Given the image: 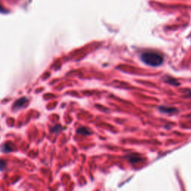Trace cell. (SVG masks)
Instances as JSON below:
<instances>
[{"label":"cell","mask_w":191,"mask_h":191,"mask_svg":"<svg viewBox=\"0 0 191 191\" xmlns=\"http://www.w3.org/2000/svg\"><path fill=\"white\" fill-rule=\"evenodd\" d=\"M5 166H6L5 162L2 160H0V170H2L5 167Z\"/></svg>","instance_id":"9"},{"label":"cell","mask_w":191,"mask_h":191,"mask_svg":"<svg viewBox=\"0 0 191 191\" xmlns=\"http://www.w3.org/2000/svg\"><path fill=\"white\" fill-rule=\"evenodd\" d=\"M140 58L144 64L155 67H159L163 63V57L161 54L152 51L143 52L140 56Z\"/></svg>","instance_id":"1"},{"label":"cell","mask_w":191,"mask_h":191,"mask_svg":"<svg viewBox=\"0 0 191 191\" xmlns=\"http://www.w3.org/2000/svg\"><path fill=\"white\" fill-rule=\"evenodd\" d=\"M13 147H14L13 146V144H11L10 142L5 143V144L2 145V146L1 148V150H2V152H10L14 150Z\"/></svg>","instance_id":"5"},{"label":"cell","mask_w":191,"mask_h":191,"mask_svg":"<svg viewBox=\"0 0 191 191\" xmlns=\"http://www.w3.org/2000/svg\"><path fill=\"white\" fill-rule=\"evenodd\" d=\"M77 133L81 135H90L91 134V131L86 127H81L77 130Z\"/></svg>","instance_id":"6"},{"label":"cell","mask_w":191,"mask_h":191,"mask_svg":"<svg viewBox=\"0 0 191 191\" xmlns=\"http://www.w3.org/2000/svg\"><path fill=\"white\" fill-rule=\"evenodd\" d=\"M165 81L167 82V83L171 84L172 85H179V83L177 81V80L172 79V78H170V77H169L168 79H165Z\"/></svg>","instance_id":"8"},{"label":"cell","mask_w":191,"mask_h":191,"mask_svg":"<svg viewBox=\"0 0 191 191\" xmlns=\"http://www.w3.org/2000/svg\"><path fill=\"white\" fill-rule=\"evenodd\" d=\"M63 130V127L60 125H54L53 127L51 128V132L53 133H55V134H58L60 132H61Z\"/></svg>","instance_id":"7"},{"label":"cell","mask_w":191,"mask_h":191,"mask_svg":"<svg viewBox=\"0 0 191 191\" xmlns=\"http://www.w3.org/2000/svg\"><path fill=\"white\" fill-rule=\"evenodd\" d=\"M126 158L131 163H137L142 161V157L137 154H129L126 156Z\"/></svg>","instance_id":"3"},{"label":"cell","mask_w":191,"mask_h":191,"mask_svg":"<svg viewBox=\"0 0 191 191\" xmlns=\"http://www.w3.org/2000/svg\"><path fill=\"white\" fill-rule=\"evenodd\" d=\"M28 99L26 97H22V98L19 99L18 100H17L13 105V110L17 111V110H20L21 108H24V106L28 103Z\"/></svg>","instance_id":"2"},{"label":"cell","mask_w":191,"mask_h":191,"mask_svg":"<svg viewBox=\"0 0 191 191\" xmlns=\"http://www.w3.org/2000/svg\"><path fill=\"white\" fill-rule=\"evenodd\" d=\"M159 111L161 112L165 113H170V114H172V113H176L178 112V110L176 108H172V107H167V106H161L159 108Z\"/></svg>","instance_id":"4"}]
</instances>
